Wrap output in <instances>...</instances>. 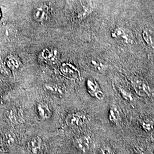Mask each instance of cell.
<instances>
[{
  "label": "cell",
  "instance_id": "cell-12",
  "mask_svg": "<svg viewBox=\"0 0 154 154\" xmlns=\"http://www.w3.org/2000/svg\"><path fill=\"white\" fill-rule=\"evenodd\" d=\"M127 34H128L125 32V30L123 29L118 28L116 29L112 32L111 36L112 38H117L118 37L122 38V39H123L125 43L131 44L132 42V39L129 38Z\"/></svg>",
  "mask_w": 154,
  "mask_h": 154
},
{
  "label": "cell",
  "instance_id": "cell-19",
  "mask_svg": "<svg viewBox=\"0 0 154 154\" xmlns=\"http://www.w3.org/2000/svg\"><path fill=\"white\" fill-rule=\"evenodd\" d=\"M135 151L137 154H147L144 149L140 147H136L135 149Z\"/></svg>",
  "mask_w": 154,
  "mask_h": 154
},
{
  "label": "cell",
  "instance_id": "cell-7",
  "mask_svg": "<svg viewBox=\"0 0 154 154\" xmlns=\"http://www.w3.org/2000/svg\"><path fill=\"white\" fill-rule=\"evenodd\" d=\"M35 111L37 116L42 120H47L52 116V111L49 106L44 102H39L35 105Z\"/></svg>",
  "mask_w": 154,
  "mask_h": 154
},
{
  "label": "cell",
  "instance_id": "cell-9",
  "mask_svg": "<svg viewBox=\"0 0 154 154\" xmlns=\"http://www.w3.org/2000/svg\"><path fill=\"white\" fill-rule=\"evenodd\" d=\"M42 139L39 136H35L32 138L28 143V147L31 152L33 154H38L41 149Z\"/></svg>",
  "mask_w": 154,
  "mask_h": 154
},
{
  "label": "cell",
  "instance_id": "cell-2",
  "mask_svg": "<svg viewBox=\"0 0 154 154\" xmlns=\"http://www.w3.org/2000/svg\"><path fill=\"white\" fill-rule=\"evenodd\" d=\"M88 121V117L84 113L76 112L70 113L65 119L66 124L69 127H80L85 125Z\"/></svg>",
  "mask_w": 154,
  "mask_h": 154
},
{
  "label": "cell",
  "instance_id": "cell-18",
  "mask_svg": "<svg viewBox=\"0 0 154 154\" xmlns=\"http://www.w3.org/2000/svg\"><path fill=\"white\" fill-rule=\"evenodd\" d=\"M6 67L5 63L0 58V74H4L6 72Z\"/></svg>",
  "mask_w": 154,
  "mask_h": 154
},
{
  "label": "cell",
  "instance_id": "cell-4",
  "mask_svg": "<svg viewBox=\"0 0 154 154\" xmlns=\"http://www.w3.org/2000/svg\"><path fill=\"white\" fill-rule=\"evenodd\" d=\"M92 140L88 135H81L75 138L74 145L76 149L82 153H86L91 148Z\"/></svg>",
  "mask_w": 154,
  "mask_h": 154
},
{
  "label": "cell",
  "instance_id": "cell-6",
  "mask_svg": "<svg viewBox=\"0 0 154 154\" xmlns=\"http://www.w3.org/2000/svg\"><path fill=\"white\" fill-rule=\"evenodd\" d=\"M131 83L134 88H135L137 93L140 94V95H147L149 97L153 95L152 90L149 85L144 82L140 80L134 79L131 81Z\"/></svg>",
  "mask_w": 154,
  "mask_h": 154
},
{
  "label": "cell",
  "instance_id": "cell-15",
  "mask_svg": "<svg viewBox=\"0 0 154 154\" xmlns=\"http://www.w3.org/2000/svg\"><path fill=\"white\" fill-rule=\"evenodd\" d=\"M119 91L124 99H126L127 100H128V101H132L133 100L132 95L129 92L126 91V90H125L124 88H119Z\"/></svg>",
  "mask_w": 154,
  "mask_h": 154
},
{
  "label": "cell",
  "instance_id": "cell-10",
  "mask_svg": "<svg viewBox=\"0 0 154 154\" xmlns=\"http://www.w3.org/2000/svg\"><path fill=\"white\" fill-rule=\"evenodd\" d=\"M5 65L11 70H16L21 67V62L16 57L13 55L8 56L5 61Z\"/></svg>",
  "mask_w": 154,
  "mask_h": 154
},
{
  "label": "cell",
  "instance_id": "cell-3",
  "mask_svg": "<svg viewBox=\"0 0 154 154\" xmlns=\"http://www.w3.org/2000/svg\"><path fill=\"white\" fill-rule=\"evenodd\" d=\"M61 74L70 80H75L80 77V72L75 66L70 63H63L60 67Z\"/></svg>",
  "mask_w": 154,
  "mask_h": 154
},
{
  "label": "cell",
  "instance_id": "cell-16",
  "mask_svg": "<svg viewBox=\"0 0 154 154\" xmlns=\"http://www.w3.org/2000/svg\"><path fill=\"white\" fill-rule=\"evenodd\" d=\"M143 38L144 39V41L146 42V43L147 44L152 46V48H154V45H153V43H152V40L151 39V35H149V33H147L146 31L144 30L143 33Z\"/></svg>",
  "mask_w": 154,
  "mask_h": 154
},
{
  "label": "cell",
  "instance_id": "cell-13",
  "mask_svg": "<svg viewBox=\"0 0 154 154\" xmlns=\"http://www.w3.org/2000/svg\"><path fill=\"white\" fill-rule=\"evenodd\" d=\"M140 126L146 132H150L154 128V119L152 118H146L140 122Z\"/></svg>",
  "mask_w": 154,
  "mask_h": 154
},
{
  "label": "cell",
  "instance_id": "cell-14",
  "mask_svg": "<svg viewBox=\"0 0 154 154\" xmlns=\"http://www.w3.org/2000/svg\"><path fill=\"white\" fill-rule=\"evenodd\" d=\"M120 116L118 111L115 107H112L110 108L109 113V119L111 123L117 124L119 122Z\"/></svg>",
  "mask_w": 154,
  "mask_h": 154
},
{
  "label": "cell",
  "instance_id": "cell-1",
  "mask_svg": "<svg viewBox=\"0 0 154 154\" xmlns=\"http://www.w3.org/2000/svg\"><path fill=\"white\" fill-rule=\"evenodd\" d=\"M50 8L47 4H40L36 6L32 12L33 20L37 22H44L49 18Z\"/></svg>",
  "mask_w": 154,
  "mask_h": 154
},
{
  "label": "cell",
  "instance_id": "cell-11",
  "mask_svg": "<svg viewBox=\"0 0 154 154\" xmlns=\"http://www.w3.org/2000/svg\"><path fill=\"white\" fill-rule=\"evenodd\" d=\"M57 55V50L52 48H45L41 52L40 57L45 61H53Z\"/></svg>",
  "mask_w": 154,
  "mask_h": 154
},
{
  "label": "cell",
  "instance_id": "cell-8",
  "mask_svg": "<svg viewBox=\"0 0 154 154\" xmlns=\"http://www.w3.org/2000/svg\"><path fill=\"white\" fill-rule=\"evenodd\" d=\"M45 91L52 95L62 97L64 95V90L58 84L55 83H46L43 86Z\"/></svg>",
  "mask_w": 154,
  "mask_h": 154
},
{
  "label": "cell",
  "instance_id": "cell-20",
  "mask_svg": "<svg viewBox=\"0 0 154 154\" xmlns=\"http://www.w3.org/2000/svg\"><path fill=\"white\" fill-rule=\"evenodd\" d=\"M1 11H0V18H1Z\"/></svg>",
  "mask_w": 154,
  "mask_h": 154
},
{
  "label": "cell",
  "instance_id": "cell-17",
  "mask_svg": "<svg viewBox=\"0 0 154 154\" xmlns=\"http://www.w3.org/2000/svg\"><path fill=\"white\" fill-rule=\"evenodd\" d=\"M99 154H116L114 151L109 147H104L100 149Z\"/></svg>",
  "mask_w": 154,
  "mask_h": 154
},
{
  "label": "cell",
  "instance_id": "cell-5",
  "mask_svg": "<svg viewBox=\"0 0 154 154\" xmlns=\"http://www.w3.org/2000/svg\"><path fill=\"white\" fill-rule=\"evenodd\" d=\"M86 86L88 93L97 99L103 98L104 94L99 87V85L94 79H88L86 82Z\"/></svg>",
  "mask_w": 154,
  "mask_h": 154
}]
</instances>
